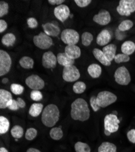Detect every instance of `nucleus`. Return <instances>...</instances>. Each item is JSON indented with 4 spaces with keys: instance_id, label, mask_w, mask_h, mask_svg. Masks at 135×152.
Segmentation results:
<instances>
[{
    "instance_id": "f704fd0d",
    "label": "nucleus",
    "mask_w": 135,
    "mask_h": 152,
    "mask_svg": "<svg viewBox=\"0 0 135 152\" xmlns=\"http://www.w3.org/2000/svg\"><path fill=\"white\" fill-rule=\"evenodd\" d=\"M10 90L15 95H20L23 93L24 88L22 85L18 83H12L10 85Z\"/></svg>"
},
{
    "instance_id": "0eeeda50",
    "label": "nucleus",
    "mask_w": 135,
    "mask_h": 152,
    "mask_svg": "<svg viewBox=\"0 0 135 152\" xmlns=\"http://www.w3.org/2000/svg\"><path fill=\"white\" fill-rule=\"evenodd\" d=\"M33 41L35 45L41 49H47L53 45L52 38L43 32L34 36Z\"/></svg>"
},
{
    "instance_id": "1a4fd4ad",
    "label": "nucleus",
    "mask_w": 135,
    "mask_h": 152,
    "mask_svg": "<svg viewBox=\"0 0 135 152\" xmlns=\"http://www.w3.org/2000/svg\"><path fill=\"white\" fill-rule=\"evenodd\" d=\"M80 72L78 69L74 65L64 67L62 77L67 82H73L78 80L80 77Z\"/></svg>"
},
{
    "instance_id": "f3484780",
    "label": "nucleus",
    "mask_w": 135,
    "mask_h": 152,
    "mask_svg": "<svg viewBox=\"0 0 135 152\" xmlns=\"http://www.w3.org/2000/svg\"><path fill=\"white\" fill-rule=\"evenodd\" d=\"M64 53L70 58L76 60L81 56V50L77 45H67L65 48Z\"/></svg>"
},
{
    "instance_id": "58836bf2",
    "label": "nucleus",
    "mask_w": 135,
    "mask_h": 152,
    "mask_svg": "<svg viewBox=\"0 0 135 152\" xmlns=\"http://www.w3.org/2000/svg\"><path fill=\"white\" fill-rule=\"evenodd\" d=\"M30 98L35 102H38L43 99V96L42 93L39 90H32L30 93Z\"/></svg>"
},
{
    "instance_id": "e433bc0d",
    "label": "nucleus",
    "mask_w": 135,
    "mask_h": 152,
    "mask_svg": "<svg viewBox=\"0 0 135 152\" xmlns=\"http://www.w3.org/2000/svg\"><path fill=\"white\" fill-rule=\"evenodd\" d=\"M130 60V56H127L124 54H116L114 58V61L116 63H126L129 61Z\"/></svg>"
},
{
    "instance_id": "bb28decb",
    "label": "nucleus",
    "mask_w": 135,
    "mask_h": 152,
    "mask_svg": "<svg viewBox=\"0 0 135 152\" xmlns=\"http://www.w3.org/2000/svg\"><path fill=\"white\" fill-rule=\"evenodd\" d=\"M16 41V37L12 33H7L5 34L1 39V43L3 45L9 47L13 46Z\"/></svg>"
},
{
    "instance_id": "72a5a7b5",
    "label": "nucleus",
    "mask_w": 135,
    "mask_h": 152,
    "mask_svg": "<svg viewBox=\"0 0 135 152\" xmlns=\"http://www.w3.org/2000/svg\"><path fill=\"white\" fill-rule=\"evenodd\" d=\"M133 26V22L130 20H126L122 21L118 26V29L122 32H126L130 30Z\"/></svg>"
},
{
    "instance_id": "9b49d317",
    "label": "nucleus",
    "mask_w": 135,
    "mask_h": 152,
    "mask_svg": "<svg viewBox=\"0 0 135 152\" xmlns=\"http://www.w3.org/2000/svg\"><path fill=\"white\" fill-rule=\"evenodd\" d=\"M26 85L32 90H40L45 86V82L38 75L32 74L26 79Z\"/></svg>"
},
{
    "instance_id": "473e14b6",
    "label": "nucleus",
    "mask_w": 135,
    "mask_h": 152,
    "mask_svg": "<svg viewBox=\"0 0 135 152\" xmlns=\"http://www.w3.org/2000/svg\"><path fill=\"white\" fill-rule=\"evenodd\" d=\"M75 150L76 152H91V148L86 143L77 142L75 144Z\"/></svg>"
},
{
    "instance_id": "09e8293b",
    "label": "nucleus",
    "mask_w": 135,
    "mask_h": 152,
    "mask_svg": "<svg viewBox=\"0 0 135 152\" xmlns=\"http://www.w3.org/2000/svg\"><path fill=\"white\" fill-rule=\"evenodd\" d=\"M17 102H18V105H19V108H25L26 104V102H25V101H24L22 98H21V97L17 98Z\"/></svg>"
},
{
    "instance_id": "20e7f679",
    "label": "nucleus",
    "mask_w": 135,
    "mask_h": 152,
    "mask_svg": "<svg viewBox=\"0 0 135 152\" xmlns=\"http://www.w3.org/2000/svg\"><path fill=\"white\" fill-rule=\"evenodd\" d=\"M61 40L67 45H77L79 40V35L74 29H66L61 32Z\"/></svg>"
},
{
    "instance_id": "603ef678",
    "label": "nucleus",
    "mask_w": 135,
    "mask_h": 152,
    "mask_svg": "<svg viewBox=\"0 0 135 152\" xmlns=\"http://www.w3.org/2000/svg\"><path fill=\"white\" fill-rule=\"evenodd\" d=\"M8 82H9V79L7 78H4L2 80V82L3 83H8Z\"/></svg>"
},
{
    "instance_id": "aec40b11",
    "label": "nucleus",
    "mask_w": 135,
    "mask_h": 152,
    "mask_svg": "<svg viewBox=\"0 0 135 152\" xmlns=\"http://www.w3.org/2000/svg\"><path fill=\"white\" fill-rule=\"evenodd\" d=\"M57 61L59 64L64 67L73 65L75 60L69 58L65 53H59L57 54Z\"/></svg>"
},
{
    "instance_id": "ddd939ff",
    "label": "nucleus",
    "mask_w": 135,
    "mask_h": 152,
    "mask_svg": "<svg viewBox=\"0 0 135 152\" xmlns=\"http://www.w3.org/2000/svg\"><path fill=\"white\" fill-rule=\"evenodd\" d=\"M112 18L110 12L105 9H102L99 11L98 14L95 15L93 20L96 23L101 25V26H105L111 21Z\"/></svg>"
},
{
    "instance_id": "a211bd4d",
    "label": "nucleus",
    "mask_w": 135,
    "mask_h": 152,
    "mask_svg": "<svg viewBox=\"0 0 135 152\" xmlns=\"http://www.w3.org/2000/svg\"><path fill=\"white\" fill-rule=\"evenodd\" d=\"M12 99V94L6 90H0V108H7Z\"/></svg>"
},
{
    "instance_id": "39448f33",
    "label": "nucleus",
    "mask_w": 135,
    "mask_h": 152,
    "mask_svg": "<svg viewBox=\"0 0 135 152\" xmlns=\"http://www.w3.org/2000/svg\"><path fill=\"white\" fill-rule=\"evenodd\" d=\"M116 10L121 16H130L135 12V0H121Z\"/></svg>"
},
{
    "instance_id": "2eb2a0df",
    "label": "nucleus",
    "mask_w": 135,
    "mask_h": 152,
    "mask_svg": "<svg viewBox=\"0 0 135 152\" xmlns=\"http://www.w3.org/2000/svg\"><path fill=\"white\" fill-rule=\"evenodd\" d=\"M42 27L45 32L48 36H52L54 37H58L60 32L61 29L55 22H48L42 25Z\"/></svg>"
},
{
    "instance_id": "7ed1b4c3",
    "label": "nucleus",
    "mask_w": 135,
    "mask_h": 152,
    "mask_svg": "<svg viewBox=\"0 0 135 152\" xmlns=\"http://www.w3.org/2000/svg\"><path fill=\"white\" fill-rule=\"evenodd\" d=\"M117 96L114 93L108 91H103L96 96L97 103L101 108H106L113 104L117 100Z\"/></svg>"
},
{
    "instance_id": "ea45409f",
    "label": "nucleus",
    "mask_w": 135,
    "mask_h": 152,
    "mask_svg": "<svg viewBox=\"0 0 135 152\" xmlns=\"http://www.w3.org/2000/svg\"><path fill=\"white\" fill-rule=\"evenodd\" d=\"M90 106L92 107L93 111L97 112L101 109V107L98 105L96 100V97L95 96H93L90 99Z\"/></svg>"
},
{
    "instance_id": "2f4dec72",
    "label": "nucleus",
    "mask_w": 135,
    "mask_h": 152,
    "mask_svg": "<svg viewBox=\"0 0 135 152\" xmlns=\"http://www.w3.org/2000/svg\"><path fill=\"white\" fill-rule=\"evenodd\" d=\"M86 85L83 82L78 81L73 86V91L76 94H82L86 90Z\"/></svg>"
},
{
    "instance_id": "7c9ffc66",
    "label": "nucleus",
    "mask_w": 135,
    "mask_h": 152,
    "mask_svg": "<svg viewBox=\"0 0 135 152\" xmlns=\"http://www.w3.org/2000/svg\"><path fill=\"white\" fill-rule=\"evenodd\" d=\"M93 40V35L89 32H85L81 35L82 43L85 46H89Z\"/></svg>"
},
{
    "instance_id": "4be33fe9",
    "label": "nucleus",
    "mask_w": 135,
    "mask_h": 152,
    "mask_svg": "<svg viewBox=\"0 0 135 152\" xmlns=\"http://www.w3.org/2000/svg\"><path fill=\"white\" fill-rule=\"evenodd\" d=\"M87 72L91 77L97 79L100 77L102 74V68L101 66L96 63H93L89 66Z\"/></svg>"
},
{
    "instance_id": "de8ad7c7",
    "label": "nucleus",
    "mask_w": 135,
    "mask_h": 152,
    "mask_svg": "<svg viewBox=\"0 0 135 152\" xmlns=\"http://www.w3.org/2000/svg\"><path fill=\"white\" fill-rule=\"evenodd\" d=\"M48 2L51 5H57V6L63 4L65 0H48Z\"/></svg>"
},
{
    "instance_id": "a18cd8bd",
    "label": "nucleus",
    "mask_w": 135,
    "mask_h": 152,
    "mask_svg": "<svg viewBox=\"0 0 135 152\" xmlns=\"http://www.w3.org/2000/svg\"><path fill=\"white\" fill-rule=\"evenodd\" d=\"M128 140L133 143L135 144V129H131L129 130L127 134Z\"/></svg>"
},
{
    "instance_id": "8fccbe9b",
    "label": "nucleus",
    "mask_w": 135,
    "mask_h": 152,
    "mask_svg": "<svg viewBox=\"0 0 135 152\" xmlns=\"http://www.w3.org/2000/svg\"><path fill=\"white\" fill-rule=\"evenodd\" d=\"M26 152H41V151L38 149H36L35 148H30L26 151Z\"/></svg>"
},
{
    "instance_id": "f8f14e48",
    "label": "nucleus",
    "mask_w": 135,
    "mask_h": 152,
    "mask_svg": "<svg viewBox=\"0 0 135 152\" xmlns=\"http://www.w3.org/2000/svg\"><path fill=\"white\" fill-rule=\"evenodd\" d=\"M57 57L52 51H47L42 57V65L46 69H53L56 66Z\"/></svg>"
},
{
    "instance_id": "b1692460",
    "label": "nucleus",
    "mask_w": 135,
    "mask_h": 152,
    "mask_svg": "<svg viewBox=\"0 0 135 152\" xmlns=\"http://www.w3.org/2000/svg\"><path fill=\"white\" fill-rule=\"evenodd\" d=\"M43 110L44 106L43 104L34 103L30 106L29 110V114L32 117H38L41 113H43Z\"/></svg>"
},
{
    "instance_id": "6e6552de",
    "label": "nucleus",
    "mask_w": 135,
    "mask_h": 152,
    "mask_svg": "<svg viewBox=\"0 0 135 152\" xmlns=\"http://www.w3.org/2000/svg\"><path fill=\"white\" fill-rule=\"evenodd\" d=\"M119 124L120 121L117 115L114 114H108L104 118V130H107L111 133H115L119 130Z\"/></svg>"
},
{
    "instance_id": "c9c22d12",
    "label": "nucleus",
    "mask_w": 135,
    "mask_h": 152,
    "mask_svg": "<svg viewBox=\"0 0 135 152\" xmlns=\"http://www.w3.org/2000/svg\"><path fill=\"white\" fill-rule=\"evenodd\" d=\"M38 134V132L34 128H29L25 133V137L28 141H32Z\"/></svg>"
},
{
    "instance_id": "4c0bfd02",
    "label": "nucleus",
    "mask_w": 135,
    "mask_h": 152,
    "mask_svg": "<svg viewBox=\"0 0 135 152\" xmlns=\"http://www.w3.org/2000/svg\"><path fill=\"white\" fill-rule=\"evenodd\" d=\"M9 6L5 1H1L0 2V17H3L9 13Z\"/></svg>"
},
{
    "instance_id": "864d4df0",
    "label": "nucleus",
    "mask_w": 135,
    "mask_h": 152,
    "mask_svg": "<svg viewBox=\"0 0 135 152\" xmlns=\"http://www.w3.org/2000/svg\"><path fill=\"white\" fill-rule=\"evenodd\" d=\"M104 134H105L106 136H110L112 133H110L109 132H108V131H107V130H104Z\"/></svg>"
},
{
    "instance_id": "dca6fc26",
    "label": "nucleus",
    "mask_w": 135,
    "mask_h": 152,
    "mask_svg": "<svg viewBox=\"0 0 135 152\" xmlns=\"http://www.w3.org/2000/svg\"><path fill=\"white\" fill-rule=\"evenodd\" d=\"M111 39L112 35L110 32L107 29H104L97 35L96 37V43L101 46H106L111 41Z\"/></svg>"
},
{
    "instance_id": "c756f323",
    "label": "nucleus",
    "mask_w": 135,
    "mask_h": 152,
    "mask_svg": "<svg viewBox=\"0 0 135 152\" xmlns=\"http://www.w3.org/2000/svg\"><path fill=\"white\" fill-rule=\"evenodd\" d=\"M11 135L15 139H20L24 134V129L21 126L16 125L14 126L10 131Z\"/></svg>"
},
{
    "instance_id": "a19ab883",
    "label": "nucleus",
    "mask_w": 135,
    "mask_h": 152,
    "mask_svg": "<svg viewBox=\"0 0 135 152\" xmlns=\"http://www.w3.org/2000/svg\"><path fill=\"white\" fill-rule=\"evenodd\" d=\"M27 24L28 25V27L31 29H35L36 28H37L38 26V21L36 20V19L33 17L29 18L27 20Z\"/></svg>"
},
{
    "instance_id": "412c9836",
    "label": "nucleus",
    "mask_w": 135,
    "mask_h": 152,
    "mask_svg": "<svg viewBox=\"0 0 135 152\" xmlns=\"http://www.w3.org/2000/svg\"><path fill=\"white\" fill-rule=\"evenodd\" d=\"M93 54L95 58L97 60L99 61L103 65L106 66H108L111 65L112 62L109 61L107 60V58L105 56L102 50L98 49V48H95L93 50Z\"/></svg>"
},
{
    "instance_id": "6ab92c4d",
    "label": "nucleus",
    "mask_w": 135,
    "mask_h": 152,
    "mask_svg": "<svg viewBox=\"0 0 135 152\" xmlns=\"http://www.w3.org/2000/svg\"><path fill=\"white\" fill-rule=\"evenodd\" d=\"M103 52L105 56L107 58V60L112 62V61L114 60L115 56H116V50L117 47L114 44H109L105 46L103 48Z\"/></svg>"
},
{
    "instance_id": "423d86ee",
    "label": "nucleus",
    "mask_w": 135,
    "mask_h": 152,
    "mask_svg": "<svg viewBox=\"0 0 135 152\" xmlns=\"http://www.w3.org/2000/svg\"><path fill=\"white\" fill-rule=\"evenodd\" d=\"M114 77L115 82L120 85L127 86L131 82L130 74L127 68L124 66L119 67L115 71Z\"/></svg>"
},
{
    "instance_id": "37998d69",
    "label": "nucleus",
    "mask_w": 135,
    "mask_h": 152,
    "mask_svg": "<svg viewBox=\"0 0 135 152\" xmlns=\"http://www.w3.org/2000/svg\"><path fill=\"white\" fill-rule=\"evenodd\" d=\"M126 36H127V34H126L125 32L121 31L118 28L116 29L115 31V38L116 40L119 41H121L122 40H124L126 37Z\"/></svg>"
},
{
    "instance_id": "f257e3e1",
    "label": "nucleus",
    "mask_w": 135,
    "mask_h": 152,
    "mask_svg": "<svg viewBox=\"0 0 135 152\" xmlns=\"http://www.w3.org/2000/svg\"><path fill=\"white\" fill-rule=\"evenodd\" d=\"M90 109L89 105L82 98H78L71 105L70 116L75 121L84 122L90 118Z\"/></svg>"
},
{
    "instance_id": "3c124183",
    "label": "nucleus",
    "mask_w": 135,
    "mask_h": 152,
    "mask_svg": "<svg viewBox=\"0 0 135 152\" xmlns=\"http://www.w3.org/2000/svg\"><path fill=\"white\" fill-rule=\"evenodd\" d=\"M0 152H9V151L4 147L0 148Z\"/></svg>"
},
{
    "instance_id": "49530a36",
    "label": "nucleus",
    "mask_w": 135,
    "mask_h": 152,
    "mask_svg": "<svg viewBox=\"0 0 135 152\" xmlns=\"http://www.w3.org/2000/svg\"><path fill=\"white\" fill-rule=\"evenodd\" d=\"M7 28V23L4 20H0V33H3Z\"/></svg>"
},
{
    "instance_id": "f03ea898",
    "label": "nucleus",
    "mask_w": 135,
    "mask_h": 152,
    "mask_svg": "<svg viewBox=\"0 0 135 152\" xmlns=\"http://www.w3.org/2000/svg\"><path fill=\"white\" fill-rule=\"evenodd\" d=\"M60 113L58 107L55 104H49L43 110L41 116L42 123L47 127H53L58 122Z\"/></svg>"
},
{
    "instance_id": "cd10ccee",
    "label": "nucleus",
    "mask_w": 135,
    "mask_h": 152,
    "mask_svg": "<svg viewBox=\"0 0 135 152\" xmlns=\"http://www.w3.org/2000/svg\"><path fill=\"white\" fill-rule=\"evenodd\" d=\"M10 122L9 120L4 116L0 117V134H6L9 130Z\"/></svg>"
},
{
    "instance_id": "5701e85b",
    "label": "nucleus",
    "mask_w": 135,
    "mask_h": 152,
    "mask_svg": "<svg viewBox=\"0 0 135 152\" xmlns=\"http://www.w3.org/2000/svg\"><path fill=\"white\" fill-rule=\"evenodd\" d=\"M121 49L122 54L130 56L135 51V43L132 41H126L121 45Z\"/></svg>"
},
{
    "instance_id": "79ce46f5",
    "label": "nucleus",
    "mask_w": 135,
    "mask_h": 152,
    "mask_svg": "<svg viewBox=\"0 0 135 152\" xmlns=\"http://www.w3.org/2000/svg\"><path fill=\"white\" fill-rule=\"evenodd\" d=\"M74 2L79 7H85L88 6L92 1L91 0H75Z\"/></svg>"
},
{
    "instance_id": "a878e982",
    "label": "nucleus",
    "mask_w": 135,
    "mask_h": 152,
    "mask_svg": "<svg viewBox=\"0 0 135 152\" xmlns=\"http://www.w3.org/2000/svg\"><path fill=\"white\" fill-rule=\"evenodd\" d=\"M20 66L26 69H33L34 66V60L30 57L24 56L19 61Z\"/></svg>"
},
{
    "instance_id": "4468645a",
    "label": "nucleus",
    "mask_w": 135,
    "mask_h": 152,
    "mask_svg": "<svg viewBox=\"0 0 135 152\" xmlns=\"http://www.w3.org/2000/svg\"><path fill=\"white\" fill-rule=\"evenodd\" d=\"M54 15L60 21L64 23L69 17L70 11L69 7L65 4H61L54 9Z\"/></svg>"
},
{
    "instance_id": "c85d7f7f",
    "label": "nucleus",
    "mask_w": 135,
    "mask_h": 152,
    "mask_svg": "<svg viewBox=\"0 0 135 152\" xmlns=\"http://www.w3.org/2000/svg\"><path fill=\"white\" fill-rule=\"evenodd\" d=\"M49 134L51 137L55 141H59L63 137V132L59 127H52Z\"/></svg>"
},
{
    "instance_id": "c03bdc74",
    "label": "nucleus",
    "mask_w": 135,
    "mask_h": 152,
    "mask_svg": "<svg viewBox=\"0 0 135 152\" xmlns=\"http://www.w3.org/2000/svg\"><path fill=\"white\" fill-rule=\"evenodd\" d=\"M10 110H12V111H17L19 109V105H18V104L17 102V100H14V99H12L10 102L7 107Z\"/></svg>"
},
{
    "instance_id": "393cba45",
    "label": "nucleus",
    "mask_w": 135,
    "mask_h": 152,
    "mask_svg": "<svg viewBox=\"0 0 135 152\" xmlns=\"http://www.w3.org/2000/svg\"><path fill=\"white\" fill-rule=\"evenodd\" d=\"M98 152H117V147L112 142H104L98 147Z\"/></svg>"
},
{
    "instance_id": "9d476101",
    "label": "nucleus",
    "mask_w": 135,
    "mask_h": 152,
    "mask_svg": "<svg viewBox=\"0 0 135 152\" xmlns=\"http://www.w3.org/2000/svg\"><path fill=\"white\" fill-rule=\"evenodd\" d=\"M12 66V59L5 50H0V76L7 74Z\"/></svg>"
}]
</instances>
